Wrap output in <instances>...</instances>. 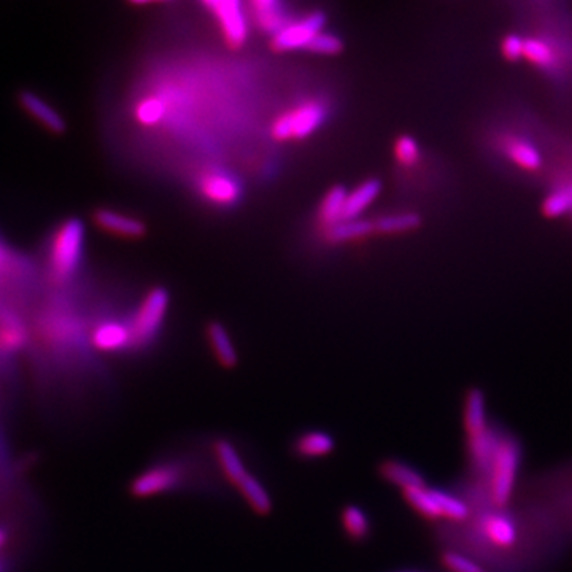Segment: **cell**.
Here are the masks:
<instances>
[{"label": "cell", "instance_id": "6da1fadb", "mask_svg": "<svg viewBox=\"0 0 572 572\" xmlns=\"http://www.w3.org/2000/svg\"><path fill=\"white\" fill-rule=\"evenodd\" d=\"M213 455L229 484L239 491L255 514L266 517L274 511V499L258 477L253 476L236 445L220 437L213 444Z\"/></svg>", "mask_w": 572, "mask_h": 572}, {"label": "cell", "instance_id": "7a4b0ae2", "mask_svg": "<svg viewBox=\"0 0 572 572\" xmlns=\"http://www.w3.org/2000/svg\"><path fill=\"white\" fill-rule=\"evenodd\" d=\"M520 461H522V449L514 437H499L490 472H488L491 501L499 509H504L511 501L515 484H517Z\"/></svg>", "mask_w": 572, "mask_h": 572}, {"label": "cell", "instance_id": "3957f363", "mask_svg": "<svg viewBox=\"0 0 572 572\" xmlns=\"http://www.w3.org/2000/svg\"><path fill=\"white\" fill-rule=\"evenodd\" d=\"M185 480L182 466L174 461L156 463L137 474L129 485L132 498L150 499L177 490Z\"/></svg>", "mask_w": 572, "mask_h": 572}, {"label": "cell", "instance_id": "277c9868", "mask_svg": "<svg viewBox=\"0 0 572 572\" xmlns=\"http://www.w3.org/2000/svg\"><path fill=\"white\" fill-rule=\"evenodd\" d=\"M326 118L325 105L306 102L280 115L272 124V136L277 140L304 139L320 128Z\"/></svg>", "mask_w": 572, "mask_h": 572}, {"label": "cell", "instance_id": "5b68a950", "mask_svg": "<svg viewBox=\"0 0 572 572\" xmlns=\"http://www.w3.org/2000/svg\"><path fill=\"white\" fill-rule=\"evenodd\" d=\"M83 244H85V226L82 221L72 218L62 226L53 245L51 264L56 275L67 277L74 274L82 258Z\"/></svg>", "mask_w": 572, "mask_h": 572}, {"label": "cell", "instance_id": "8992f818", "mask_svg": "<svg viewBox=\"0 0 572 572\" xmlns=\"http://www.w3.org/2000/svg\"><path fill=\"white\" fill-rule=\"evenodd\" d=\"M167 306H169V294L163 288H156L148 294L129 326L132 344H148L158 334L166 317Z\"/></svg>", "mask_w": 572, "mask_h": 572}, {"label": "cell", "instance_id": "52a82bcc", "mask_svg": "<svg viewBox=\"0 0 572 572\" xmlns=\"http://www.w3.org/2000/svg\"><path fill=\"white\" fill-rule=\"evenodd\" d=\"M325 15L321 12L310 13L301 20L288 21L272 39L277 51H298L309 48L315 37L325 28Z\"/></svg>", "mask_w": 572, "mask_h": 572}, {"label": "cell", "instance_id": "ba28073f", "mask_svg": "<svg viewBox=\"0 0 572 572\" xmlns=\"http://www.w3.org/2000/svg\"><path fill=\"white\" fill-rule=\"evenodd\" d=\"M204 5L220 24L229 45L242 47L248 35V18L244 5L239 0H209Z\"/></svg>", "mask_w": 572, "mask_h": 572}, {"label": "cell", "instance_id": "9c48e42d", "mask_svg": "<svg viewBox=\"0 0 572 572\" xmlns=\"http://www.w3.org/2000/svg\"><path fill=\"white\" fill-rule=\"evenodd\" d=\"M199 188L213 204L232 205L239 201L240 185L236 178L223 171L205 172L199 178Z\"/></svg>", "mask_w": 572, "mask_h": 572}, {"label": "cell", "instance_id": "30bf717a", "mask_svg": "<svg viewBox=\"0 0 572 572\" xmlns=\"http://www.w3.org/2000/svg\"><path fill=\"white\" fill-rule=\"evenodd\" d=\"M336 450V439L333 434L310 429L299 434L293 442L294 457L304 461L323 460Z\"/></svg>", "mask_w": 572, "mask_h": 572}, {"label": "cell", "instance_id": "8fae6325", "mask_svg": "<svg viewBox=\"0 0 572 572\" xmlns=\"http://www.w3.org/2000/svg\"><path fill=\"white\" fill-rule=\"evenodd\" d=\"M480 530L491 544L498 547H512L517 541V526L509 515L499 511H488L480 517Z\"/></svg>", "mask_w": 572, "mask_h": 572}, {"label": "cell", "instance_id": "7c38bea8", "mask_svg": "<svg viewBox=\"0 0 572 572\" xmlns=\"http://www.w3.org/2000/svg\"><path fill=\"white\" fill-rule=\"evenodd\" d=\"M379 476L382 477L388 484L395 485L399 490L406 491L410 488L428 487L426 479L422 476V472L410 466L409 463H404L401 460H383L379 464Z\"/></svg>", "mask_w": 572, "mask_h": 572}, {"label": "cell", "instance_id": "4fadbf2b", "mask_svg": "<svg viewBox=\"0 0 572 572\" xmlns=\"http://www.w3.org/2000/svg\"><path fill=\"white\" fill-rule=\"evenodd\" d=\"M463 422L468 439L484 436L488 426L487 404H485L484 391L472 388L464 399Z\"/></svg>", "mask_w": 572, "mask_h": 572}, {"label": "cell", "instance_id": "5bb4252c", "mask_svg": "<svg viewBox=\"0 0 572 572\" xmlns=\"http://www.w3.org/2000/svg\"><path fill=\"white\" fill-rule=\"evenodd\" d=\"M250 10H252L253 20L256 21L259 28L271 32L272 35L277 34L280 29L285 28L288 24L285 5L280 4L277 0H255L250 5Z\"/></svg>", "mask_w": 572, "mask_h": 572}, {"label": "cell", "instance_id": "9a60e30c", "mask_svg": "<svg viewBox=\"0 0 572 572\" xmlns=\"http://www.w3.org/2000/svg\"><path fill=\"white\" fill-rule=\"evenodd\" d=\"M506 155L515 166L526 172L539 171L544 163L541 151L533 142L520 137H511L506 142Z\"/></svg>", "mask_w": 572, "mask_h": 572}, {"label": "cell", "instance_id": "2e32d148", "mask_svg": "<svg viewBox=\"0 0 572 572\" xmlns=\"http://www.w3.org/2000/svg\"><path fill=\"white\" fill-rule=\"evenodd\" d=\"M341 525L345 536L353 542H364L371 538L372 522L368 512L358 504H348L341 512Z\"/></svg>", "mask_w": 572, "mask_h": 572}, {"label": "cell", "instance_id": "e0dca14e", "mask_svg": "<svg viewBox=\"0 0 572 572\" xmlns=\"http://www.w3.org/2000/svg\"><path fill=\"white\" fill-rule=\"evenodd\" d=\"M20 101L24 109L28 110L35 120H39L51 132L62 134L66 131V121L62 120V116L47 102L43 101L42 97L26 91V93L21 94Z\"/></svg>", "mask_w": 572, "mask_h": 572}, {"label": "cell", "instance_id": "ac0fdd59", "mask_svg": "<svg viewBox=\"0 0 572 572\" xmlns=\"http://www.w3.org/2000/svg\"><path fill=\"white\" fill-rule=\"evenodd\" d=\"M94 347L104 352H115L132 344L131 329L116 321H107L97 326L93 334Z\"/></svg>", "mask_w": 572, "mask_h": 572}, {"label": "cell", "instance_id": "d6986e66", "mask_svg": "<svg viewBox=\"0 0 572 572\" xmlns=\"http://www.w3.org/2000/svg\"><path fill=\"white\" fill-rule=\"evenodd\" d=\"M207 336H209L210 347L218 363L226 369L236 368L239 355H237L228 329L220 323H212L207 329Z\"/></svg>", "mask_w": 572, "mask_h": 572}, {"label": "cell", "instance_id": "ffe728a7", "mask_svg": "<svg viewBox=\"0 0 572 572\" xmlns=\"http://www.w3.org/2000/svg\"><path fill=\"white\" fill-rule=\"evenodd\" d=\"M97 225L123 237H140L145 234V225L136 218L126 217L113 210H99L96 213Z\"/></svg>", "mask_w": 572, "mask_h": 572}, {"label": "cell", "instance_id": "44dd1931", "mask_svg": "<svg viewBox=\"0 0 572 572\" xmlns=\"http://www.w3.org/2000/svg\"><path fill=\"white\" fill-rule=\"evenodd\" d=\"M402 496L418 515H422L429 522H441V520H444L441 509L437 506L434 488H410V490L402 491Z\"/></svg>", "mask_w": 572, "mask_h": 572}, {"label": "cell", "instance_id": "7402d4cb", "mask_svg": "<svg viewBox=\"0 0 572 572\" xmlns=\"http://www.w3.org/2000/svg\"><path fill=\"white\" fill-rule=\"evenodd\" d=\"M382 186L377 180H368L361 183L358 188L347 194V204H345V220H355L360 217L364 210L371 207L372 202L377 199Z\"/></svg>", "mask_w": 572, "mask_h": 572}, {"label": "cell", "instance_id": "603a6c76", "mask_svg": "<svg viewBox=\"0 0 572 572\" xmlns=\"http://www.w3.org/2000/svg\"><path fill=\"white\" fill-rule=\"evenodd\" d=\"M347 191L342 186H336L326 194L321 202L320 220L323 225L331 226L345 220V204H347Z\"/></svg>", "mask_w": 572, "mask_h": 572}, {"label": "cell", "instance_id": "cb8c5ba5", "mask_svg": "<svg viewBox=\"0 0 572 572\" xmlns=\"http://www.w3.org/2000/svg\"><path fill=\"white\" fill-rule=\"evenodd\" d=\"M523 58L531 62L533 66L539 69H552L557 64V53L553 50L552 45L538 37H528L525 39V50H523Z\"/></svg>", "mask_w": 572, "mask_h": 572}, {"label": "cell", "instance_id": "d4e9b609", "mask_svg": "<svg viewBox=\"0 0 572 572\" xmlns=\"http://www.w3.org/2000/svg\"><path fill=\"white\" fill-rule=\"evenodd\" d=\"M375 225L371 221L360 220H342L341 223L328 228V239L333 242H347V240L361 239L368 236L374 231Z\"/></svg>", "mask_w": 572, "mask_h": 572}, {"label": "cell", "instance_id": "484cf974", "mask_svg": "<svg viewBox=\"0 0 572 572\" xmlns=\"http://www.w3.org/2000/svg\"><path fill=\"white\" fill-rule=\"evenodd\" d=\"M437 506L441 509L442 518L450 522H466L469 518V506L463 499L450 495L447 491L434 488Z\"/></svg>", "mask_w": 572, "mask_h": 572}, {"label": "cell", "instance_id": "4316f807", "mask_svg": "<svg viewBox=\"0 0 572 572\" xmlns=\"http://www.w3.org/2000/svg\"><path fill=\"white\" fill-rule=\"evenodd\" d=\"M422 223L417 213L404 212L387 215L375 223V229L383 234H401V232L414 231Z\"/></svg>", "mask_w": 572, "mask_h": 572}, {"label": "cell", "instance_id": "83f0119b", "mask_svg": "<svg viewBox=\"0 0 572 572\" xmlns=\"http://www.w3.org/2000/svg\"><path fill=\"white\" fill-rule=\"evenodd\" d=\"M572 210V185H565L550 193L542 202L545 217H563Z\"/></svg>", "mask_w": 572, "mask_h": 572}, {"label": "cell", "instance_id": "f1b7e54d", "mask_svg": "<svg viewBox=\"0 0 572 572\" xmlns=\"http://www.w3.org/2000/svg\"><path fill=\"white\" fill-rule=\"evenodd\" d=\"M164 112H166L164 102L159 97L150 96L145 97L137 105L136 115L140 123L145 124V126H153V124L163 120Z\"/></svg>", "mask_w": 572, "mask_h": 572}, {"label": "cell", "instance_id": "f546056e", "mask_svg": "<svg viewBox=\"0 0 572 572\" xmlns=\"http://www.w3.org/2000/svg\"><path fill=\"white\" fill-rule=\"evenodd\" d=\"M442 565L450 572H485L477 565L476 561L466 557L463 553L453 552V550L442 555Z\"/></svg>", "mask_w": 572, "mask_h": 572}, {"label": "cell", "instance_id": "4dcf8cb0", "mask_svg": "<svg viewBox=\"0 0 572 572\" xmlns=\"http://www.w3.org/2000/svg\"><path fill=\"white\" fill-rule=\"evenodd\" d=\"M309 50L317 55L333 56L342 50V42L336 35L321 32L315 37L314 42L310 43Z\"/></svg>", "mask_w": 572, "mask_h": 572}, {"label": "cell", "instance_id": "1f68e13d", "mask_svg": "<svg viewBox=\"0 0 572 572\" xmlns=\"http://www.w3.org/2000/svg\"><path fill=\"white\" fill-rule=\"evenodd\" d=\"M396 158L404 166H412L420 159V147L412 137L404 136L396 142Z\"/></svg>", "mask_w": 572, "mask_h": 572}, {"label": "cell", "instance_id": "d6a6232c", "mask_svg": "<svg viewBox=\"0 0 572 572\" xmlns=\"http://www.w3.org/2000/svg\"><path fill=\"white\" fill-rule=\"evenodd\" d=\"M523 50H525V39L518 34H507L501 40V55L507 61L517 62L523 58Z\"/></svg>", "mask_w": 572, "mask_h": 572}, {"label": "cell", "instance_id": "836d02e7", "mask_svg": "<svg viewBox=\"0 0 572 572\" xmlns=\"http://www.w3.org/2000/svg\"><path fill=\"white\" fill-rule=\"evenodd\" d=\"M8 541V533L4 530V528H0V549L7 544Z\"/></svg>", "mask_w": 572, "mask_h": 572}, {"label": "cell", "instance_id": "e575fe53", "mask_svg": "<svg viewBox=\"0 0 572 572\" xmlns=\"http://www.w3.org/2000/svg\"><path fill=\"white\" fill-rule=\"evenodd\" d=\"M2 256H4V247L0 244V259H2Z\"/></svg>", "mask_w": 572, "mask_h": 572}, {"label": "cell", "instance_id": "d590c367", "mask_svg": "<svg viewBox=\"0 0 572 572\" xmlns=\"http://www.w3.org/2000/svg\"><path fill=\"white\" fill-rule=\"evenodd\" d=\"M0 572H2V561H0Z\"/></svg>", "mask_w": 572, "mask_h": 572}, {"label": "cell", "instance_id": "8d00e7d4", "mask_svg": "<svg viewBox=\"0 0 572 572\" xmlns=\"http://www.w3.org/2000/svg\"><path fill=\"white\" fill-rule=\"evenodd\" d=\"M404 572H417V571H404Z\"/></svg>", "mask_w": 572, "mask_h": 572}]
</instances>
